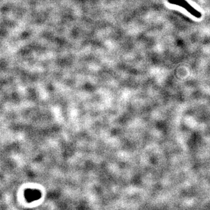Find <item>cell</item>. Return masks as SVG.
I'll use <instances>...</instances> for the list:
<instances>
[{"label": "cell", "instance_id": "obj_1", "mask_svg": "<svg viewBox=\"0 0 210 210\" xmlns=\"http://www.w3.org/2000/svg\"><path fill=\"white\" fill-rule=\"evenodd\" d=\"M167 2L170 4L180 6L184 8L186 11H188L192 15L195 16L197 18H200L201 17V14L199 11L196 10L194 7L190 6L189 3L185 0H167Z\"/></svg>", "mask_w": 210, "mask_h": 210}]
</instances>
